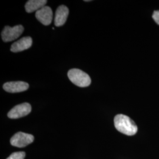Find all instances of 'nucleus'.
<instances>
[{
  "mask_svg": "<svg viewBox=\"0 0 159 159\" xmlns=\"http://www.w3.org/2000/svg\"><path fill=\"white\" fill-rule=\"evenodd\" d=\"M116 129L127 136H133L137 132V126L133 120L124 114L116 116L114 120Z\"/></svg>",
  "mask_w": 159,
  "mask_h": 159,
  "instance_id": "nucleus-1",
  "label": "nucleus"
},
{
  "mask_svg": "<svg viewBox=\"0 0 159 159\" xmlns=\"http://www.w3.org/2000/svg\"><path fill=\"white\" fill-rule=\"evenodd\" d=\"M67 75L70 80L74 84L80 87H86L91 84L90 76L79 69H71L68 71Z\"/></svg>",
  "mask_w": 159,
  "mask_h": 159,
  "instance_id": "nucleus-2",
  "label": "nucleus"
},
{
  "mask_svg": "<svg viewBox=\"0 0 159 159\" xmlns=\"http://www.w3.org/2000/svg\"><path fill=\"white\" fill-rule=\"evenodd\" d=\"M24 30L21 25H16L13 27L6 26L1 33L2 39L4 42H10L16 40L22 34Z\"/></svg>",
  "mask_w": 159,
  "mask_h": 159,
  "instance_id": "nucleus-3",
  "label": "nucleus"
},
{
  "mask_svg": "<svg viewBox=\"0 0 159 159\" xmlns=\"http://www.w3.org/2000/svg\"><path fill=\"white\" fill-rule=\"evenodd\" d=\"M34 137L30 134L18 132L12 137L10 142L12 146L17 148H24L33 142Z\"/></svg>",
  "mask_w": 159,
  "mask_h": 159,
  "instance_id": "nucleus-4",
  "label": "nucleus"
},
{
  "mask_svg": "<svg viewBox=\"0 0 159 159\" xmlns=\"http://www.w3.org/2000/svg\"><path fill=\"white\" fill-rule=\"evenodd\" d=\"M31 111V105L28 102H24L12 108L8 113V117L12 119H19L28 115Z\"/></svg>",
  "mask_w": 159,
  "mask_h": 159,
  "instance_id": "nucleus-5",
  "label": "nucleus"
},
{
  "mask_svg": "<svg viewBox=\"0 0 159 159\" xmlns=\"http://www.w3.org/2000/svg\"><path fill=\"white\" fill-rule=\"evenodd\" d=\"M29 88V84L24 81H10L6 83L3 85V89L5 91L10 93H16L26 91Z\"/></svg>",
  "mask_w": 159,
  "mask_h": 159,
  "instance_id": "nucleus-6",
  "label": "nucleus"
},
{
  "mask_svg": "<svg viewBox=\"0 0 159 159\" xmlns=\"http://www.w3.org/2000/svg\"><path fill=\"white\" fill-rule=\"evenodd\" d=\"M53 14L51 8L45 6L35 12L36 18L44 25H48L52 20Z\"/></svg>",
  "mask_w": 159,
  "mask_h": 159,
  "instance_id": "nucleus-7",
  "label": "nucleus"
},
{
  "mask_svg": "<svg viewBox=\"0 0 159 159\" xmlns=\"http://www.w3.org/2000/svg\"><path fill=\"white\" fill-rule=\"evenodd\" d=\"M33 44V40L30 37H24L14 43L11 47V51L13 52L23 51L30 48Z\"/></svg>",
  "mask_w": 159,
  "mask_h": 159,
  "instance_id": "nucleus-8",
  "label": "nucleus"
},
{
  "mask_svg": "<svg viewBox=\"0 0 159 159\" xmlns=\"http://www.w3.org/2000/svg\"><path fill=\"white\" fill-rule=\"evenodd\" d=\"M69 14V10L66 6H59L56 12L54 24L57 27L63 25L67 21Z\"/></svg>",
  "mask_w": 159,
  "mask_h": 159,
  "instance_id": "nucleus-9",
  "label": "nucleus"
},
{
  "mask_svg": "<svg viewBox=\"0 0 159 159\" xmlns=\"http://www.w3.org/2000/svg\"><path fill=\"white\" fill-rule=\"evenodd\" d=\"M47 1L46 0H30L25 4V9L28 13L37 11L43 7H45Z\"/></svg>",
  "mask_w": 159,
  "mask_h": 159,
  "instance_id": "nucleus-10",
  "label": "nucleus"
},
{
  "mask_svg": "<svg viewBox=\"0 0 159 159\" xmlns=\"http://www.w3.org/2000/svg\"><path fill=\"white\" fill-rule=\"evenodd\" d=\"M25 157V153L24 152H15L12 153L7 159H24Z\"/></svg>",
  "mask_w": 159,
  "mask_h": 159,
  "instance_id": "nucleus-11",
  "label": "nucleus"
},
{
  "mask_svg": "<svg viewBox=\"0 0 159 159\" xmlns=\"http://www.w3.org/2000/svg\"><path fill=\"white\" fill-rule=\"evenodd\" d=\"M153 18L155 22L159 25V10L154 11L153 14Z\"/></svg>",
  "mask_w": 159,
  "mask_h": 159,
  "instance_id": "nucleus-12",
  "label": "nucleus"
},
{
  "mask_svg": "<svg viewBox=\"0 0 159 159\" xmlns=\"http://www.w3.org/2000/svg\"><path fill=\"white\" fill-rule=\"evenodd\" d=\"M84 1L85 2H89V1H90V0H85Z\"/></svg>",
  "mask_w": 159,
  "mask_h": 159,
  "instance_id": "nucleus-13",
  "label": "nucleus"
}]
</instances>
